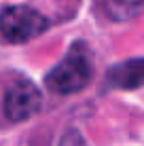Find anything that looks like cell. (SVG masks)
<instances>
[{
  "label": "cell",
  "instance_id": "cell-1",
  "mask_svg": "<svg viewBox=\"0 0 144 146\" xmlns=\"http://www.w3.org/2000/svg\"><path fill=\"white\" fill-rule=\"evenodd\" d=\"M93 76L91 51L85 42H74L68 55L47 74V87L53 93L68 95L85 89Z\"/></svg>",
  "mask_w": 144,
  "mask_h": 146
},
{
  "label": "cell",
  "instance_id": "cell-2",
  "mask_svg": "<svg viewBox=\"0 0 144 146\" xmlns=\"http://www.w3.org/2000/svg\"><path fill=\"white\" fill-rule=\"evenodd\" d=\"M49 21L28 4H11L2 13V36L7 42H28L47 30Z\"/></svg>",
  "mask_w": 144,
  "mask_h": 146
},
{
  "label": "cell",
  "instance_id": "cell-3",
  "mask_svg": "<svg viewBox=\"0 0 144 146\" xmlns=\"http://www.w3.org/2000/svg\"><path fill=\"white\" fill-rule=\"evenodd\" d=\"M42 95L34 83L26 78L13 80L4 93V117L9 121H26L38 112Z\"/></svg>",
  "mask_w": 144,
  "mask_h": 146
},
{
  "label": "cell",
  "instance_id": "cell-4",
  "mask_svg": "<svg viewBox=\"0 0 144 146\" xmlns=\"http://www.w3.org/2000/svg\"><path fill=\"white\" fill-rule=\"evenodd\" d=\"M106 83L112 89H138L144 87V57L127 59L108 70Z\"/></svg>",
  "mask_w": 144,
  "mask_h": 146
},
{
  "label": "cell",
  "instance_id": "cell-5",
  "mask_svg": "<svg viewBox=\"0 0 144 146\" xmlns=\"http://www.w3.org/2000/svg\"><path fill=\"white\" fill-rule=\"evenodd\" d=\"M104 17L112 21H127L144 11V0H98Z\"/></svg>",
  "mask_w": 144,
  "mask_h": 146
},
{
  "label": "cell",
  "instance_id": "cell-6",
  "mask_svg": "<svg viewBox=\"0 0 144 146\" xmlns=\"http://www.w3.org/2000/svg\"><path fill=\"white\" fill-rule=\"evenodd\" d=\"M59 146H87L78 131H66L59 140Z\"/></svg>",
  "mask_w": 144,
  "mask_h": 146
}]
</instances>
